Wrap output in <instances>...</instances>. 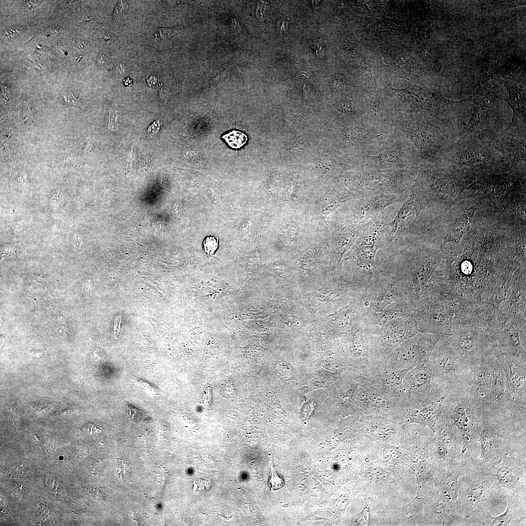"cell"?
<instances>
[{
	"instance_id": "19",
	"label": "cell",
	"mask_w": 526,
	"mask_h": 526,
	"mask_svg": "<svg viewBox=\"0 0 526 526\" xmlns=\"http://www.w3.org/2000/svg\"><path fill=\"white\" fill-rule=\"evenodd\" d=\"M330 85L334 91L338 93L346 92L350 88L347 79L341 74L333 75L330 81Z\"/></svg>"
},
{
	"instance_id": "6",
	"label": "cell",
	"mask_w": 526,
	"mask_h": 526,
	"mask_svg": "<svg viewBox=\"0 0 526 526\" xmlns=\"http://www.w3.org/2000/svg\"><path fill=\"white\" fill-rule=\"evenodd\" d=\"M383 225H378L369 231L357 246L354 257L359 271V280L370 287L379 278L376 271V257L382 247Z\"/></svg>"
},
{
	"instance_id": "14",
	"label": "cell",
	"mask_w": 526,
	"mask_h": 526,
	"mask_svg": "<svg viewBox=\"0 0 526 526\" xmlns=\"http://www.w3.org/2000/svg\"><path fill=\"white\" fill-rule=\"evenodd\" d=\"M509 94L508 105L511 107L513 114L508 129L516 126L520 121H526L525 96L523 90L514 84H505Z\"/></svg>"
},
{
	"instance_id": "13",
	"label": "cell",
	"mask_w": 526,
	"mask_h": 526,
	"mask_svg": "<svg viewBox=\"0 0 526 526\" xmlns=\"http://www.w3.org/2000/svg\"><path fill=\"white\" fill-rule=\"evenodd\" d=\"M516 177L507 174L484 175L476 181L471 188L477 189L485 197L501 199L516 188Z\"/></svg>"
},
{
	"instance_id": "11",
	"label": "cell",
	"mask_w": 526,
	"mask_h": 526,
	"mask_svg": "<svg viewBox=\"0 0 526 526\" xmlns=\"http://www.w3.org/2000/svg\"><path fill=\"white\" fill-rule=\"evenodd\" d=\"M498 359L504 370L507 388L512 400L511 408L518 405H526V363L514 358Z\"/></svg>"
},
{
	"instance_id": "16",
	"label": "cell",
	"mask_w": 526,
	"mask_h": 526,
	"mask_svg": "<svg viewBox=\"0 0 526 526\" xmlns=\"http://www.w3.org/2000/svg\"><path fill=\"white\" fill-rule=\"evenodd\" d=\"M398 202L396 197L392 196H383L378 197L367 202L361 209V215L367 218L368 216L377 214L383 209Z\"/></svg>"
},
{
	"instance_id": "27",
	"label": "cell",
	"mask_w": 526,
	"mask_h": 526,
	"mask_svg": "<svg viewBox=\"0 0 526 526\" xmlns=\"http://www.w3.org/2000/svg\"><path fill=\"white\" fill-rule=\"evenodd\" d=\"M127 9L128 4L126 1H119L113 12V16L115 19H119L120 18H121Z\"/></svg>"
},
{
	"instance_id": "5",
	"label": "cell",
	"mask_w": 526,
	"mask_h": 526,
	"mask_svg": "<svg viewBox=\"0 0 526 526\" xmlns=\"http://www.w3.org/2000/svg\"><path fill=\"white\" fill-rule=\"evenodd\" d=\"M417 334V322L414 316L400 326L381 335L373 336L365 333L369 345L370 366L383 362L399 344Z\"/></svg>"
},
{
	"instance_id": "10",
	"label": "cell",
	"mask_w": 526,
	"mask_h": 526,
	"mask_svg": "<svg viewBox=\"0 0 526 526\" xmlns=\"http://www.w3.org/2000/svg\"><path fill=\"white\" fill-rule=\"evenodd\" d=\"M493 357L483 356L471 368V377L465 387L485 409L489 402Z\"/></svg>"
},
{
	"instance_id": "35",
	"label": "cell",
	"mask_w": 526,
	"mask_h": 526,
	"mask_svg": "<svg viewBox=\"0 0 526 526\" xmlns=\"http://www.w3.org/2000/svg\"><path fill=\"white\" fill-rule=\"evenodd\" d=\"M121 321V317H120V321H119V328H118L117 335H118L119 333Z\"/></svg>"
},
{
	"instance_id": "34",
	"label": "cell",
	"mask_w": 526,
	"mask_h": 526,
	"mask_svg": "<svg viewBox=\"0 0 526 526\" xmlns=\"http://www.w3.org/2000/svg\"><path fill=\"white\" fill-rule=\"evenodd\" d=\"M117 318H116L115 320V324H114V335H115V334H116V331H116V330L117 329Z\"/></svg>"
},
{
	"instance_id": "21",
	"label": "cell",
	"mask_w": 526,
	"mask_h": 526,
	"mask_svg": "<svg viewBox=\"0 0 526 526\" xmlns=\"http://www.w3.org/2000/svg\"><path fill=\"white\" fill-rule=\"evenodd\" d=\"M203 246L206 254L211 256L218 247V239L214 236H207L203 242Z\"/></svg>"
},
{
	"instance_id": "2",
	"label": "cell",
	"mask_w": 526,
	"mask_h": 526,
	"mask_svg": "<svg viewBox=\"0 0 526 526\" xmlns=\"http://www.w3.org/2000/svg\"><path fill=\"white\" fill-rule=\"evenodd\" d=\"M429 362L437 379L447 390L465 386L470 379L471 367L445 341L436 342Z\"/></svg>"
},
{
	"instance_id": "30",
	"label": "cell",
	"mask_w": 526,
	"mask_h": 526,
	"mask_svg": "<svg viewBox=\"0 0 526 526\" xmlns=\"http://www.w3.org/2000/svg\"><path fill=\"white\" fill-rule=\"evenodd\" d=\"M117 472L119 476L122 477L127 474L128 471L127 463L123 459H119L117 461Z\"/></svg>"
},
{
	"instance_id": "33",
	"label": "cell",
	"mask_w": 526,
	"mask_h": 526,
	"mask_svg": "<svg viewBox=\"0 0 526 526\" xmlns=\"http://www.w3.org/2000/svg\"><path fill=\"white\" fill-rule=\"evenodd\" d=\"M462 271L467 274L470 273L472 270V265L468 261L464 262L462 265Z\"/></svg>"
},
{
	"instance_id": "25",
	"label": "cell",
	"mask_w": 526,
	"mask_h": 526,
	"mask_svg": "<svg viewBox=\"0 0 526 526\" xmlns=\"http://www.w3.org/2000/svg\"><path fill=\"white\" fill-rule=\"evenodd\" d=\"M457 482V476H451L449 477L446 483L447 491L449 492L451 497L453 499L456 498L458 488Z\"/></svg>"
},
{
	"instance_id": "28",
	"label": "cell",
	"mask_w": 526,
	"mask_h": 526,
	"mask_svg": "<svg viewBox=\"0 0 526 526\" xmlns=\"http://www.w3.org/2000/svg\"><path fill=\"white\" fill-rule=\"evenodd\" d=\"M337 106L340 111L343 112L351 113L354 110V107L351 102L345 99H341L338 101Z\"/></svg>"
},
{
	"instance_id": "17",
	"label": "cell",
	"mask_w": 526,
	"mask_h": 526,
	"mask_svg": "<svg viewBox=\"0 0 526 526\" xmlns=\"http://www.w3.org/2000/svg\"><path fill=\"white\" fill-rule=\"evenodd\" d=\"M230 147L234 149H239L243 146L247 141L246 135L244 133L236 131H233L222 136Z\"/></svg>"
},
{
	"instance_id": "22",
	"label": "cell",
	"mask_w": 526,
	"mask_h": 526,
	"mask_svg": "<svg viewBox=\"0 0 526 526\" xmlns=\"http://www.w3.org/2000/svg\"><path fill=\"white\" fill-rule=\"evenodd\" d=\"M268 485L274 490L281 488L284 485L282 477L277 472L273 466L271 467V475L268 481Z\"/></svg>"
},
{
	"instance_id": "26",
	"label": "cell",
	"mask_w": 526,
	"mask_h": 526,
	"mask_svg": "<svg viewBox=\"0 0 526 526\" xmlns=\"http://www.w3.org/2000/svg\"><path fill=\"white\" fill-rule=\"evenodd\" d=\"M289 28V19L285 16H283L277 20L276 29L281 35H286Z\"/></svg>"
},
{
	"instance_id": "32",
	"label": "cell",
	"mask_w": 526,
	"mask_h": 526,
	"mask_svg": "<svg viewBox=\"0 0 526 526\" xmlns=\"http://www.w3.org/2000/svg\"><path fill=\"white\" fill-rule=\"evenodd\" d=\"M41 1L38 0H24L25 5L29 9H34L38 7L41 3Z\"/></svg>"
},
{
	"instance_id": "9",
	"label": "cell",
	"mask_w": 526,
	"mask_h": 526,
	"mask_svg": "<svg viewBox=\"0 0 526 526\" xmlns=\"http://www.w3.org/2000/svg\"><path fill=\"white\" fill-rule=\"evenodd\" d=\"M403 386L405 397L421 396L446 389L435 377L429 359L409 368L403 379Z\"/></svg>"
},
{
	"instance_id": "4",
	"label": "cell",
	"mask_w": 526,
	"mask_h": 526,
	"mask_svg": "<svg viewBox=\"0 0 526 526\" xmlns=\"http://www.w3.org/2000/svg\"><path fill=\"white\" fill-rule=\"evenodd\" d=\"M437 341L427 334H416L396 347L381 362L391 368L404 370L429 359Z\"/></svg>"
},
{
	"instance_id": "7",
	"label": "cell",
	"mask_w": 526,
	"mask_h": 526,
	"mask_svg": "<svg viewBox=\"0 0 526 526\" xmlns=\"http://www.w3.org/2000/svg\"><path fill=\"white\" fill-rule=\"evenodd\" d=\"M362 296L367 313L382 311L393 303L408 302L400 284L392 278L382 275Z\"/></svg>"
},
{
	"instance_id": "23",
	"label": "cell",
	"mask_w": 526,
	"mask_h": 526,
	"mask_svg": "<svg viewBox=\"0 0 526 526\" xmlns=\"http://www.w3.org/2000/svg\"><path fill=\"white\" fill-rule=\"evenodd\" d=\"M125 408L129 418L132 420H140L143 419L146 415L143 411L139 410L129 404H127Z\"/></svg>"
},
{
	"instance_id": "3",
	"label": "cell",
	"mask_w": 526,
	"mask_h": 526,
	"mask_svg": "<svg viewBox=\"0 0 526 526\" xmlns=\"http://www.w3.org/2000/svg\"><path fill=\"white\" fill-rule=\"evenodd\" d=\"M447 391L442 389L421 396L405 397L398 404L397 413L406 416L409 422L432 428L441 416Z\"/></svg>"
},
{
	"instance_id": "18",
	"label": "cell",
	"mask_w": 526,
	"mask_h": 526,
	"mask_svg": "<svg viewBox=\"0 0 526 526\" xmlns=\"http://www.w3.org/2000/svg\"><path fill=\"white\" fill-rule=\"evenodd\" d=\"M459 159L461 163L469 166H472L479 162H484L486 159L481 152L475 150H467L463 151Z\"/></svg>"
},
{
	"instance_id": "8",
	"label": "cell",
	"mask_w": 526,
	"mask_h": 526,
	"mask_svg": "<svg viewBox=\"0 0 526 526\" xmlns=\"http://www.w3.org/2000/svg\"><path fill=\"white\" fill-rule=\"evenodd\" d=\"M414 311L409 303L402 302L379 312L367 313L362 319L365 332L373 336L384 334L402 325Z\"/></svg>"
},
{
	"instance_id": "15",
	"label": "cell",
	"mask_w": 526,
	"mask_h": 526,
	"mask_svg": "<svg viewBox=\"0 0 526 526\" xmlns=\"http://www.w3.org/2000/svg\"><path fill=\"white\" fill-rule=\"evenodd\" d=\"M415 216V197L411 196L402 204L393 220L390 223L392 232L399 234L412 224Z\"/></svg>"
},
{
	"instance_id": "24",
	"label": "cell",
	"mask_w": 526,
	"mask_h": 526,
	"mask_svg": "<svg viewBox=\"0 0 526 526\" xmlns=\"http://www.w3.org/2000/svg\"><path fill=\"white\" fill-rule=\"evenodd\" d=\"M309 43L315 50L316 56L319 58H323L325 56V48L323 40L317 38L309 40Z\"/></svg>"
},
{
	"instance_id": "31",
	"label": "cell",
	"mask_w": 526,
	"mask_h": 526,
	"mask_svg": "<svg viewBox=\"0 0 526 526\" xmlns=\"http://www.w3.org/2000/svg\"><path fill=\"white\" fill-rule=\"evenodd\" d=\"M160 127L159 120H156L149 127L148 129V134L153 135L157 133L160 129Z\"/></svg>"
},
{
	"instance_id": "12",
	"label": "cell",
	"mask_w": 526,
	"mask_h": 526,
	"mask_svg": "<svg viewBox=\"0 0 526 526\" xmlns=\"http://www.w3.org/2000/svg\"><path fill=\"white\" fill-rule=\"evenodd\" d=\"M512 405V400L504 370L498 359L492 358L489 402L485 410H508Z\"/></svg>"
},
{
	"instance_id": "1",
	"label": "cell",
	"mask_w": 526,
	"mask_h": 526,
	"mask_svg": "<svg viewBox=\"0 0 526 526\" xmlns=\"http://www.w3.org/2000/svg\"><path fill=\"white\" fill-rule=\"evenodd\" d=\"M485 409L465 387L447 390L442 412L460 431L464 446L480 432Z\"/></svg>"
},
{
	"instance_id": "29",
	"label": "cell",
	"mask_w": 526,
	"mask_h": 526,
	"mask_svg": "<svg viewBox=\"0 0 526 526\" xmlns=\"http://www.w3.org/2000/svg\"><path fill=\"white\" fill-rule=\"evenodd\" d=\"M210 482L209 481L200 480L194 482V490L197 491H204L209 488Z\"/></svg>"
},
{
	"instance_id": "20",
	"label": "cell",
	"mask_w": 526,
	"mask_h": 526,
	"mask_svg": "<svg viewBox=\"0 0 526 526\" xmlns=\"http://www.w3.org/2000/svg\"><path fill=\"white\" fill-rule=\"evenodd\" d=\"M497 476L500 482L505 485H512L515 481L512 473L506 467H501L498 470Z\"/></svg>"
}]
</instances>
